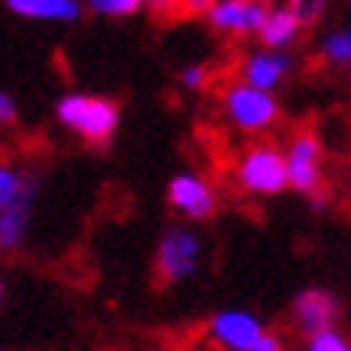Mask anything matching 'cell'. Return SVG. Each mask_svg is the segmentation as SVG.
<instances>
[{
  "label": "cell",
  "instance_id": "obj_1",
  "mask_svg": "<svg viewBox=\"0 0 351 351\" xmlns=\"http://www.w3.org/2000/svg\"><path fill=\"white\" fill-rule=\"evenodd\" d=\"M36 203V178L32 171L3 165L0 168V248L13 252L26 239Z\"/></svg>",
  "mask_w": 351,
  "mask_h": 351
},
{
  "label": "cell",
  "instance_id": "obj_2",
  "mask_svg": "<svg viewBox=\"0 0 351 351\" xmlns=\"http://www.w3.org/2000/svg\"><path fill=\"white\" fill-rule=\"evenodd\" d=\"M55 117L62 126H68L71 132H77L94 145L110 142L119 126V107L107 97L94 94H64L55 107Z\"/></svg>",
  "mask_w": 351,
  "mask_h": 351
},
{
  "label": "cell",
  "instance_id": "obj_3",
  "mask_svg": "<svg viewBox=\"0 0 351 351\" xmlns=\"http://www.w3.org/2000/svg\"><path fill=\"white\" fill-rule=\"evenodd\" d=\"M235 181L242 184L248 193H258V197H274V193L287 191L290 187L287 152H280L271 142L252 145L235 165Z\"/></svg>",
  "mask_w": 351,
  "mask_h": 351
},
{
  "label": "cell",
  "instance_id": "obj_4",
  "mask_svg": "<svg viewBox=\"0 0 351 351\" xmlns=\"http://www.w3.org/2000/svg\"><path fill=\"white\" fill-rule=\"evenodd\" d=\"M223 110H226V117H229V123L235 129H242V132H265L280 117L274 90L255 87V84H248V81H239V84L226 87Z\"/></svg>",
  "mask_w": 351,
  "mask_h": 351
},
{
  "label": "cell",
  "instance_id": "obj_5",
  "mask_svg": "<svg viewBox=\"0 0 351 351\" xmlns=\"http://www.w3.org/2000/svg\"><path fill=\"white\" fill-rule=\"evenodd\" d=\"M203 245L200 235L184 226H171L168 232L158 239V252H155V274L161 284H181L200 267Z\"/></svg>",
  "mask_w": 351,
  "mask_h": 351
},
{
  "label": "cell",
  "instance_id": "obj_6",
  "mask_svg": "<svg viewBox=\"0 0 351 351\" xmlns=\"http://www.w3.org/2000/svg\"><path fill=\"white\" fill-rule=\"evenodd\" d=\"M265 326L255 313L248 309H223L210 319V339L226 351H252L261 335H265Z\"/></svg>",
  "mask_w": 351,
  "mask_h": 351
},
{
  "label": "cell",
  "instance_id": "obj_7",
  "mask_svg": "<svg viewBox=\"0 0 351 351\" xmlns=\"http://www.w3.org/2000/svg\"><path fill=\"white\" fill-rule=\"evenodd\" d=\"M168 203L187 219H210L216 213V191L206 184V178L184 171L174 174L168 184Z\"/></svg>",
  "mask_w": 351,
  "mask_h": 351
},
{
  "label": "cell",
  "instance_id": "obj_8",
  "mask_svg": "<svg viewBox=\"0 0 351 351\" xmlns=\"http://www.w3.org/2000/svg\"><path fill=\"white\" fill-rule=\"evenodd\" d=\"M287 168H290V187L300 193H316L322 184V145L316 136L300 132L290 138L287 149Z\"/></svg>",
  "mask_w": 351,
  "mask_h": 351
},
{
  "label": "cell",
  "instance_id": "obj_9",
  "mask_svg": "<svg viewBox=\"0 0 351 351\" xmlns=\"http://www.w3.org/2000/svg\"><path fill=\"white\" fill-rule=\"evenodd\" d=\"M290 316L297 322L300 332L306 335H316L322 329H335L339 322V300L332 297L329 290H303L293 297V306H290Z\"/></svg>",
  "mask_w": 351,
  "mask_h": 351
},
{
  "label": "cell",
  "instance_id": "obj_10",
  "mask_svg": "<svg viewBox=\"0 0 351 351\" xmlns=\"http://www.w3.org/2000/svg\"><path fill=\"white\" fill-rule=\"evenodd\" d=\"M267 16V7L258 0H216L213 10L206 13V23L219 32H258Z\"/></svg>",
  "mask_w": 351,
  "mask_h": 351
},
{
  "label": "cell",
  "instance_id": "obj_11",
  "mask_svg": "<svg viewBox=\"0 0 351 351\" xmlns=\"http://www.w3.org/2000/svg\"><path fill=\"white\" fill-rule=\"evenodd\" d=\"M290 71H293V58L284 49H261V52H252L245 58L242 81L265 87V90H277Z\"/></svg>",
  "mask_w": 351,
  "mask_h": 351
},
{
  "label": "cell",
  "instance_id": "obj_12",
  "mask_svg": "<svg viewBox=\"0 0 351 351\" xmlns=\"http://www.w3.org/2000/svg\"><path fill=\"white\" fill-rule=\"evenodd\" d=\"M3 7L13 16L43 20V23H75L84 13L81 0H3Z\"/></svg>",
  "mask_w": 351,
  "mask_h": 351
},
{
  "label": "cell",
  "instance_id": "obj_13",
  "mask_svg": "<svg viewBox=\"0 0 351 351\" xmlns=\"http://www.w3.org/2000/svg\"><path fill=\"white\" fill-rule=\"evenodd\" d=\"M306 23L300 20V13L293 7H274L267 10L261 29H258V39L265 43V49H287L300 39V29Z\"/></svg>",
  "mask_w": 351,
  "mask_h": 351
},
{
  "label": "cell",
  "instance_id": "obj_14",
  "mask_svg": "<svg viewBox=\"0 0 351 351\" xmlns=\"http://www.w3.org/2000/svg\"><path fill=\"white\" fill-rule=\"evenodd\" d=\"M322 58L332 64H351V29H335L322 39Z\"/></svg>",
  "mask_w": 351,
  "mask_h": 351
},
{
  "label": "cell",
  "instance_id": "obj_15",
  "mask_svg": "<svg viewBox=\"0 0 351 351\" xmlns=\"http://www.w3.org/2000/svg\"><path fill=\"white\" fill-rule=\"evenodd\" d=\"M87 10L100 13V16H113V20H123V16H132L138 13L149 0H84Z\"/></svg>",
  "mask_w": 351,
  "mask_h": 351
},
{
  "label": "cell",
  "instance_id": "obj_16",
  "mask_svg": "<svg viewBox=\"0 0 351 351\" xmlns=\"http://www.w3.org/2000/svg\"><path fill=\"white\" fill-rule=\"evenodd\" d=\"M306 351H351V341L335 329H322L316 335H306Z\"/></svg>",
  "mask_w": 351,
  "mask_h": 351
},
{
  "label": "cell",
  "instance_id": "obj_17",
  "mask_svg": "<svg viewBox=\"0 0 351 351\" xmlns=\"http://www.w3.org/2000/svg\"><path fill=\"white\" fill-rule=\"evenodd\" d=\"M290 7L300 13V20L306 23H316L322 16V10H326V0H290Z\"/></svg>",
  "mask_w": 351,
  "mask_h": 351
},
{
  "label": "cell",
  "instance_id": "obj_18",
  "mask_svg": "<svg viewBox=\"0 0 351 351\" xmlns=\"http://www.w3.org/2000/svg\"><path fill=\"white\" fill-rule=\"evenodd\" d=\"M206 81H210V71H206L203 64H187V68L181 71V84L191 87V90H203Z\"/></svg>",
  "mask_w": 351,
  "mask_h": 351
},
{
  "label": "cell",
  "instance_id": "obj_19",
  "mask_svg": "<svg viewBox=\"0 0 351 351\" xmlns=\"http://www.w3.org/2000/svg\"><path fill=\"white\" fill-rule=\"evenodd\" d=\"M13 119H16V100L10 97V90H3V94H0V123L10 126Z\"/></svg>",
  "mask_w": 351,
  "mask_h": 351
},
{
  "label": "cell",
  "instance_id": "obj_20",
  "mask_svg": "<svg viewBox=\"0 0 351 351\" xmlns=\"http://www.w3.org/2000/svg\"><path fill=\"white\" fill-rule=\"evenodd\" d=\"M252 351H284V341H280L277 332H265V335L252 345Z\"/></svg>",
  "mask_w": 351,
  "mask_h": 351
},
{
  "label": "cell",
  "instance_id": "obj_21",
  "mask_svg": "<svg viewBox=\"0 0 351 351\" xmlns=\"http://www.w3.org/2000/svg\"><path fill=\"white\" fill-rule=\"evenodd\" d=\"M216 0H181V10L191 13V16H206V13L213 10Z\"/></svg>",
  "mask_w": 351,
  "mask_h": 351
},
{
  "label": "cell",
  "instance_id": "obj_22",
  "mask_svg": "<svg viewBox=\"0 0 351 351\" xmlns=\"http://www.w3.org/2000/svg\"><path fill=\"white\" fill-rule=\"evenodd\" d=\"M178 3H181V0H149V7L152 10H158V13H171Z\"/></svg>",
  "mask_w": 351,
  "mask_h": 351
},
{
  "label": "cell",
  "instance_id": "obj_23",
  "mask_svg": "<svg viewBox=\"0 0 351 351\" xmlns=\"http://www.w3.org/2000/svg\"><path fill=\"white\" fill-rule=\"evenodd\" d=\"M258 3H265V7H271V3H274V0H258Z\"/></svg>",
  "mask_w": 351,
  "mask_h": 351
},
{
  "label": "cell",
  "instance_id": "obj_24",
  "mask_svg": "<svg viewBox=\"0 0 351 351\" xmlns=\"http://www.w3.org/2000/svg\"><path fill=\"white\" fill-rule=\"evenodd\" d=\"M223 351H226V348H223Z\"/></svg>",
  "mask_w": 351,
  "mask_h": 351
}]
</instances>
